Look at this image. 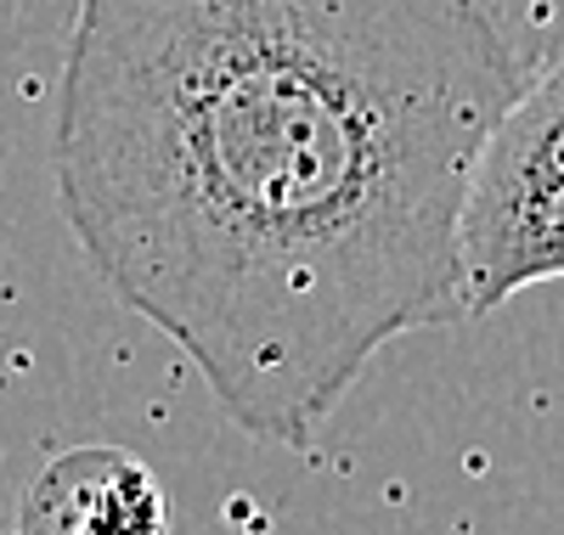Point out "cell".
Wrapping results in <instances>:
<instances>
[{"label":"cell","instance_id":"cell-1","mask_svg":"<svg viewBox=\"0 0 564 535\" xmlns=\"http://www.w3.org/2000/svg\"><path fill=\"white\" fill-rule=\"evenodd\" d=\"M520 90L480 0H79L57 204L231 423L305 446L384 345L463 321V198Z\"/></svg>","mask_w":564,"mask_h":535},{"label":"cell","instance_id":"cell-2","mask_svg":"<svg viewBox=\"0 0 564 535\" xmlns=\"http://www.w3.org/2000/svg\"><path fill=\"white\" fill-rule=\"evenodd\" d=\"M463 316H486L513 294L564 276V175L475 170L457 226Z\"/></svg>","mask_w":564,"mask_h":535},{"label":"cell","instance_id":"cell-3","mask_svg":"<svg viewBox=\"0 0 564 535\" xmlns=\"http://www.w3.org/2000/svg\"><path fill=\"white\" fill-rule=\"evenodd\" d=\"M18 535H170V496L141 457L79 446L29 479Z\"/></svg>","mask_w":564,"mask_h":535},{"label":"cell","instance_id":"cell-4","mask_svg":"<svg viewBox=\"0 0 564 535\" xmlns=\"http://www.w3.org/2000/svg\"><path fill=\"white\" fill-rule=\"evenodd\" d=\"M475 170L502 175H564V63L525 79V90L508 102Z\"/></svg>","mask_w":564,"mask_h":535}]
</instances>
